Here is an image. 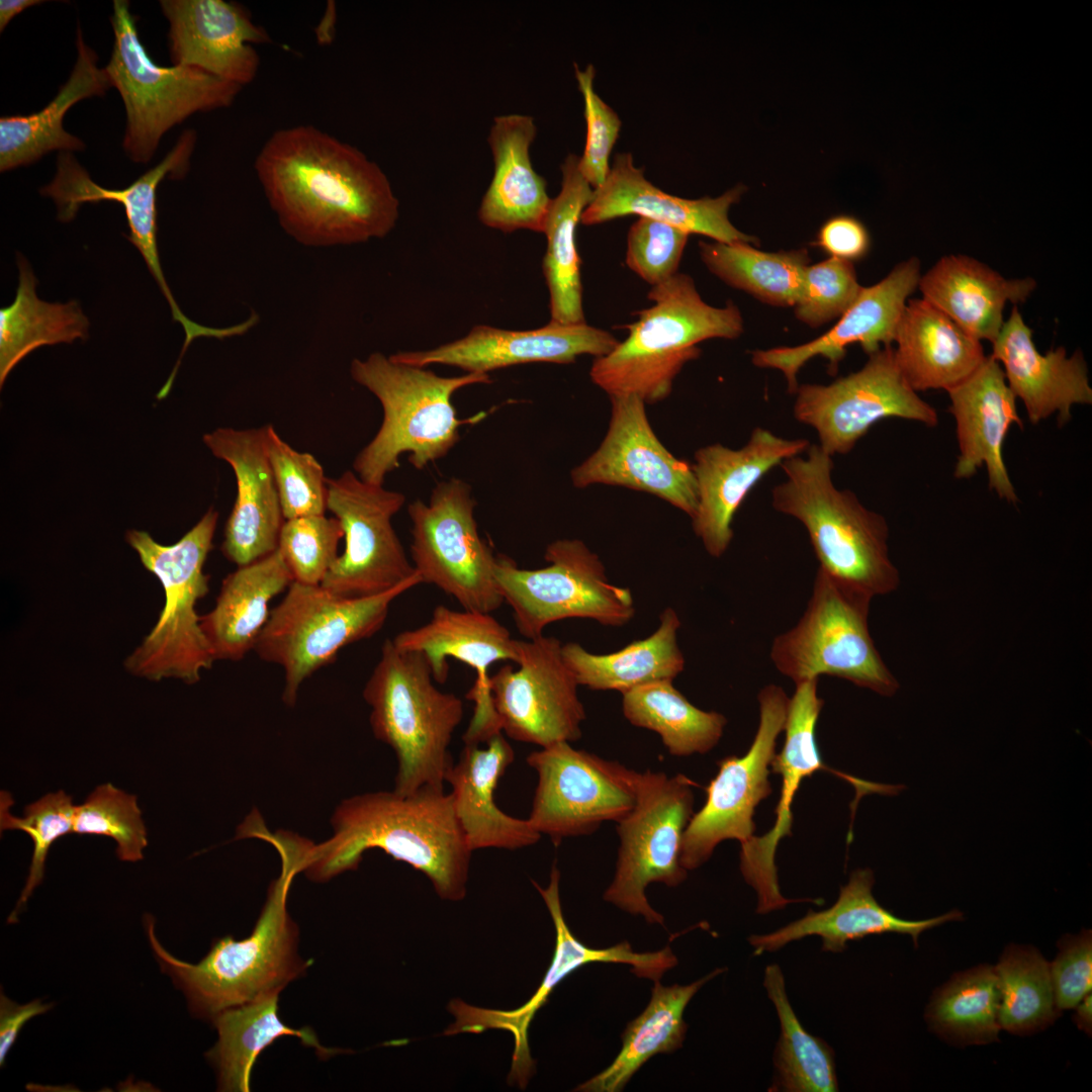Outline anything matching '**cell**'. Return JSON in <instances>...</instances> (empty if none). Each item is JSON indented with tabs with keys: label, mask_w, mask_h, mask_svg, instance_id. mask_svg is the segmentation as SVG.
I'll use <instances>...</instances> for the list:
<instances>
[{
	"label": "cell",
	"mask_w": 1092,
	"mask_h": 1092,
	"mask_svg": "<svg viewBox=\"0 0 1092 1092\" xmlns=\"http://www.w3.org/2000/svg\"><path fill=\"white\" fill-rule=\"evenodd\" d=\"M874 884L871 869L853 871L828 909L809 910L805 916L772 932L751 934L747 939L753 953L775 952L807 936L820 937L822 951L837 953L844 951L851 940L887 932L910 935L917 945L923 931L963 918L962 912L951 910L924 920L902 919L879 904L872 893Z\"/></svg>",
	"instance_id": "d6a6232c"
},
{
	"label": "cell",
	"mask_w": 1092,
	"mask_h": 1092,
	"mask_svg": "<svg viewBox=\"0 0 1092 1092\" xmlns=\"http://www.w3.org/2000/svg\"><path fill=\"white\" fill-rule=\"evenodd\" d=\"M327 510L344 530L345 550L321 584L344 598L383 594L419 576L392 527L405 496L347 470L328 478Z\"/></svg>",
	"instance_id": "e0dca14e"
},
{
	"label": "cell",
	"mask_w": 1092,
	"mask_h": 1092,
	"mask_svg": "<svg viewBox=\"0 0 1092 1092\" xmlns=\"http://www.w3.org/2000/svg\"><path fill=\"white\" fill-rule=\"evenodd\" d=\"M861 288L851 262L829 257L808 265L793 306L795 316L813 329L838 320L855 301Z\"/></svg>",
	"instance_id": "11a10c76"
},
{
	"label": "cell",
	"mask_w": 1092,
	"mask_h": 1092,
	"mask_svg": "<svg viewBox=\"0 0 1092 1092\" xmlns=\"http://www.w3.org/2000/svg\"><path fill=\"white\" fill-rule=\"evenodd\" d=\"M578 161L574 154L564 159L561 190L551 198L542 232L547 239L542 269L549 291L550 322L561 325L585 323L576 228L595 189L582 177Z\"/></svg>",
	"instance_id": "ab89813d"
},
{
	"label": "cell",
	"mask_w": 1092,
	"mask_h": 1092,
	"mask_svg": "<svg viewBox=\"0 0 1092 1092\" xmlns=\"http://www.w3.org/2000/svg\"><path fill=\"white\" fill-rule=\"evenodd\" d=\"M218 513L209 509L198 523L172 545H162L140 530L126 533L149 571L160 580L165 605L142 644L125 659V668L151 680L173 677L188 685L215 660L200 627L196 603L209 590L203 566L212 549Z\"/></svg>",
	"instance_id": "ba28073f"
},
{
	"label": "cell",
	"mask_w": 1092,
	"mask_h": 1092,
	"mask_svg": "<svg viewBox=\"0 0 1092 1092\" xmlns=\"http://www.w3.org/2000/svg\"><path fill=\"white\" fill-rule=\"evenodd\" d=\"M43 3L40 0H1L0 1V30L6 27V25L16 15L24 11L25 9Z\"/></svg>",
	"instance_id": "6125c7cd"
},
{
	"label": "cell",
	"mask_w": 1092,
	"mask_h": 1092,
	"mask_svg": "<svg viewBox=\"0 0 1092 1092\" xmlns=\"http://www.w3.org/2000/svg\"><path fill=\"white\" fill-rule=\"evenodd\" d=\"M806 439H785L767 429L756 427L740 449L712 444L695 453L698 506L692 518L693 529L715 558L728 549L732 521L749 491L774 467L810 446Z\"/></svg>",
	"instance_id": "484cf974"
},
{
	"label": "cell",
	"mask_w": 1092,
	"mask_h": 1092,
	"mask_svg": "<svg viewBox=\"0 0 1092 1092\" xmlns=\"http://www.w3.org/2000/svg\"><path fill=\"white\" fill-rule=\"evenodd\" d=\"M195 142L196 133L191 129L185 130L159 164L122 189H108L98 185L72 152H60L53 180L40 189L42 195L52 198L56 203L58 219L62 222L74 219L84 203L110 200L123 206L129 229L126 238L143 256L169 303L173 320L183 327L185 340L180 361L194 339L210 337L221 340L228 336L225 328L204 327L184 315L167 284L160 262L157 244V188L166 177L181 179L185 176Z\"/></svg>",
	"instance_id": "44dd1931"
},
{
	"label": "cell",
	"mask_w": 1092,
	"mask_h": 1092,
	"mask_svg": "<svg viewBox=\"0 0 1092 1092\" xmlns=\"http://www.w3.org/2000/svg\"><path fill=\"white\" fill-rule=\"evenodd\" d=\"M612 414L599 449L571 471L576 487L620 485L654 494L691 517L698 506L692 464L675 458L654 434L645 401L637 395L610 396Z\"/></svg>",
	"instance_id": "7402d4cb"
},
{
	"label": "cell",
	"mask_w": 1092,
	"mask_h": 1092,
	"mask_svg": "<svg viewBox=\"0 0 1092 1092\" xmlns=\"http://www.w3.org/2000/svg\"><path fill=\"white\" fill-rule=\"evenodd\" d=\"M894 343L898 365L916 391H946L973 374L986 358L981 341L922 298L909 299Z\"/></svg>",
	"instance_id": "8d00e7d4"
},
{
	"label": "cell",
	"mask_w": 1092,
	"mask_h": 1092,
	"mask_svg": "<svg viewBox=\"0 0 1092 1092\" xmlns=\"http://www.w3.org/2000/svg\"><path fill=\"white\" fill-rule=\"evenodd\" d=\"M705 266L731 287L774 306L793 307L800 295L808 250L764 252L750 244L700 242Z\"/></svg>",
	"instance_id": "7dc6e473"
},
{
	"label": "cell",
	"mask_w": 1092,
	"mask_h": 1092,
	"mask_svg": "<svg viewBox=\"0 0 1092 1092\" xmlns=\"http://www.w3.org/2000/svg\"><path fill=\"white\" fill-rule=\"evenodd\" d=\"M292 582L278 550L230 573L214 608L200 616L214 659L238 661L254 650L270 617V601Z\"/></svg>",
	"instance_id": "74e56055"
},
{
	"label": "cell",
	"mask_w": 1092,
	"mask_h": 1092,
	"mask_svg": "<svg viewBox=\"0 0 1092 1092\" xmlns=\"http://www.w3.org/2000/svg\"><path fill=\"white\" fill-rule=\"evenodd\" d=\"M2 794L0 826L1 830H21L29 835L33 851L29 872L17 904L8 917V922L16 921L34 889L42 882L46 861L51 846L59 838L73 833L76 805L70 795L60 790L49 793L24 808V815L16 817L9 812L7 798Z\"/></svg>",
	"instance_id": "816d5d0a"
},
{
	"label": "cell",
	"mask_w": 1092,
	"mask_h": 1092,
	"mask_svg": "<svg viewBox=\"0 0 1092 1092\" xmlns=\"http://www.w3.org/2000/svg\"><path fill=\"white\" fill-rule=\"evenodd\" d=\"M266 451L284 519L325 515L328 478L316 458L292 448L271 425L266 426Z\"/></svg>",
	"instance_id": "f5cc1de1"
},
{
	"label": "cell",
	"mask_w": 1092,
	"mask_h": 1092,
	"mask_svg": "<svg viewBox=\"0 0 1092 1092\" xmlns=\"http://www.w3.org/2000/svg\"><path fill=\"white\" fill-rule=\"evenodd\" d=\"M169 22L173 65L193 67L244 87L260 67L255 44L271 42L240 3L224 0H161Z\"/></svg>",
	"instance_id": "4316f807"
},
{
	"label": "cell",
	"mask_w": 1092,
	"mask_h": 1092,
	"mask_svg": "<svg viewBox=\"0 0 1092 1092\" xmlns=\"http://www.w3.org/2000/svg\"><path fill=\"white\" fill-rule=\"evenodd\" d=\"M813 245L831 258L852 263L868 254L871 237L859 219L848 214H838L831 216L820 226Z\"/></svg>",
	"instance_id": "91938a15"
},
{
	"label": "cell",
	"mask_w": 1092,
	"mask_h": 1092,
	"mask_svg": "<svg viewBox=\"0 0 1092 1092\" xmlns=\"http://www.w3.org/2000/svg\"><path fill=\"white\" fill-rule=\"evenodd\" d=\"M350 373L378 398L383 410L378 432L353 463L361 479L380 485L398 467L403 453H408L417 469L445 456L458 442L461 425L453 394L468 385L491 382L487 373L445 377L380 352L354 359Z\"/></svg>",
	"instance_id": "8992f818"
},
{
	"label": "cell",
	"mask_w": 1092,
	"mask_h": 1092,
	"mask_svg": "<svg viewBox=\"0 0 1092 1092\" xmlns=\"http://www.w3.org/2000/svg\"><path fill=\"white\" fill-rule=\"evenodd\" d=\"M559 880L560 872L553 864L546 888L532 881L552 917L556 941L551 964L530 1000L509 1011L475 1007L461 999H453L448 1007L455 1017L454 1023L448 1027L451 1034L480 1033L490 1028L505 1029L513 1034L515 1046L508 1081L522 1089L526 1088L535 1072V1061L528 1044L529 1026L536 1012L563 979L586 964L613 963L629 965L635 976L655 982L677 965V959L669 945L657 951L637 952L627 941L606 948H593L583 944L572 934L564 920Z\"/></svg>",
	"instance_id": "d6986e66"
},
{
	"label": "cell",
	"mask_w": 1092,
	"mask_h": 1092,
	"mask_svg": "<svg viewBox=\"0 0 1092 1092\" xmlns=\"http://www.w3.org/2000/svg\"><path fill=\"white\" fill-rule=\"evenodd\" d=\"M1059 952L1050 964L1057 1009L1075 1008L1092 989V935L1083 930L1065 935L1058 943Z\"/></svg>",
	"instance_id": "680465c9"
},
{
	"label": "cell",
	"mask_w": 1092,
	"mask_h": 1092,
	"mask_svg": "<svg viewBox=\"0 0 1092 1092\" xmlns=\"http://www.w3.org/2000/svg\"><path fill=\"white\" fill-rule=\"evenodd\" d=\"M344 530L336 517L302 516L284 521L278 548L293 581L321 585L339 557Z\"/></svg>",
	"instance_id": "db71d44e"
},
{
	"label": "cell",
	"mask_w": 1092,
	"mask_h": 1092,
	"mask_svg": "<svg viewBox=\"0 0 1092 1092\" xmlns=\"http://www.w3.org/2000/svg\"><path fill=\"white\" fill-rule=\"evenodd\" d=\"M696 785L682 774L669 777L649 769L638 774L636 803L617 822L620 844L605 901L664 927V917L651 907L645 891L654 882L677 887L688 877L680 852L694 815Z\"/></svg>",
	"instance_id": "4fadbf2b"
},
{
	"label": "cell",
	"mask_w": 1092,
	"mask_h": 1092,
	"mask_svg": "<svg viewBox=\"0 0 1092 1092\" xmlns=\"http://www.w3.org/2000/svg\"><path fill=\"white\" fill-rule=\"evenodd\" d=\"M517 664L518 668L505 664L489 676L492 708L502 732L541 748L577 741L585 710L560 640L544 635L519 640Z\"/></svg>",
	"instance_id": "ffe728a7"
},
{
	"label": "cell",
	"mask_w": 1092,
	"mask_h": 1092,
	"mask_svg": "<svg viewBox=\"0 0 1092 1092\" xmlns=\"http://www.w3.org/2000/svg\"><path fill=\"white\" fill-rule=\"evenodd\" d=\"M653 302L637 311L629 334L608 355L596 358L593 382L610 396L633 394L645 403L667 397L682 367L701 354L698 344L709 339H737L743 333L738 306L705 302L691 276L677 272L652 286Z\"/></svg>",
	"instance_id": "277c9868"
},
{
	"label": "cell",
	"mask_w": 1092,
	"mask_h": 1092,
	"mask_svg": "<svg viewBox=\"0 0 1092 1092\" xmlns=\"http://www.w3.org/2000/svg\"><path fill=\"white\" fill-rule=\"evenodd\" d=\"M575 78L584 100L586 143L578 168L594 188L600 187L609 172V158L621 128L618 114L595 91L596 70L592 64L581 70L574 64Z\"/></svg>",
	"instance_id": "6f0895ef"
},
{
	"label": "cell",
	"mask_w": 1092,
	"mask_h": 1092,
	"mask_svg": "<svg viewBox=\"0 0 1092 1092\" xmlns=\"http://www.w3.org/2000/svg\"><path fill=\"white\" fill-rule=\"evenodd\" d=\"M203 442L216 458L230 464L237 481L221 552L238 566L275 552L285 519L267 456L266 426L218 428L205 434Z\"/></svg>",
	"instance_id": "f1b7e54d"
},
{
	"label": "cell",
	"mask_w": 1092,
	"mask_h": 1092,
	"mask_svg": "<svg viewBox=\"0 0 1092 1092\" xmlns=\"http://www.w3.org/2000/svg\"><path fill=\"white\" fill-rule=\"evenodd\" d=\"M420 583L417 576L383 594L351 599L293 581L270 612L254 648L261 659L283 668V702L294 706L306 678L334 661L342 648L376 634L391 603Z\"/></svg>",
	"instance_id": "8fae6325"
},
{
	"label": "cell",
	"mask_w": 1092,
	"mask_h": 1092,
	"mask_svg": "<svg viewBox=\"0 0 1092 1092\" xmlns=\"http://www.w3.org/2000/svg\"><path fill=\"white\" fill-rule=\"evenodd\" d=\"M336 21V9L333 2L327 6L325 16L316 27V36L321 43H329L333 37Z\"/></svg>",
	"instance_id": "e7e4bbea"
},
{
	"label": "cell",
	"mask_w": 1092,
	"mask_h": 1092,
	"mask_svg": "<svg viewBox=\"0 0 1092 1092\" xmlns=\"http://www.w3.org/2000/svg\"><path fill=\"white\" fill-rule=\"evenodd\" d=\"M544 558L545 567L522 569L511 558L497 556L493 567L498 590L527 639L543 635L546 626L564 619L621 627L634 617L631 590L608 579L600 557L582 541H553Z\"/></svg>",
	"instance_id": "7c38bea8"
},
{
	"label": "cell",
	"mask_w": 1092,
	"mask_h": 1092,
	"mask_svg": "<svg viewBox=\"0 0 1092 1092\" xmlns=\"http://www.w3.org/2000/svg\"><path fill=\"white\" fill-rule=\"evenodd\" d=\"M757 700L759 724L748 751L718 761V772L706 788V802L686 828L680 863L687 871L704 864L724 840H749L755 831V808L771 794L768 775L790 698L771 684L760 690Z\"/></svg>",
	"instance_id": "ac0fdd59"
},
{
	"label": "cell",
	"mask_w": 1092,
	"mask_h": 1092,
	"mask_svg": "<svg viewBox=\"0 0 1092 1092\" xmlns=\"http://www.w3.org/2000/svg\"><path fill=\"white\" fill-rule=\"evenodd\" d=\"M471 488L453 477L439 482L429 504L408 508L413 566L422 583L437 586L464 610L488 613L504 603L494 579L496 557L480 538Z\"/></svg>",
	"instance_id": "5bb4252c"
},
{
	"label": "cell",
	"mask_w": 1092,
	"mask_h": 1092,
	"mask_svg": "<svg viewBox=\"0 0 1092 1092\" xmlns=\"http://www.w3.org/2000/svg\"><path fill=\"white\" fill-rule=\"evenodd\" d=\"M73 833L112 838L116 855L122 861L142 860L148 845L136 796L110 783L96 787L82 804L76 805Z\"/></svg>",
	"instance_id": "f907efd6"
},
{
	"label": "cell",
	"mask_w": 1092,
	"mask_h": 1092,
	"mask_svg": "<svg viewBox=\"0 0 1092 1092\" xmlns=\"http://www.w3.org/2000/svg\"><path fill=\"white\" fill-rule=\"evenodd\" d=\"M254 169L280 226L300 245L364 243L396 224L399 203L379 165L313 125L274 131Z\"/></svg>",
	"instance_id": "6da1fadb"
},
{
	"label": "cell",
	"mask_w": 1092,
	"mask_h": 1092,
	"mask_svg": "<svg viewBox=\"0 0 1092 1092\" xmlns=\"http://www.w3.org/2000/svg\"><path fill=\"white\" fill-rule=\"evenodd\" d=\"M536 133L529 115L510 113L492 119L487 143L494 170L478 209L484 225L503 233L543 232L551 198L545 179L531 163L530 147Z\"/></svg>",
	"instance_id": "e575fe53"
},
{
	"label": "cell",
	"mask_w": 1092,
	"mask_h": 1092,
	"mask_svg": "<svg viewBox=\"0 0 1092 1092\" xmlns=\"http://www.w3.org/2000/svg\"><path fill=\"white\" fill-rule=\"evenodd\" d=\"M643 171L635 167L630 153L617 154L605 182L594 190L580 222L593 225L635 214L718 243L759 244L757 238L737 230L728 217L730 207L745 192L744 185L738 184L715 198L687 199L657 188L645 179Z\"/></svg>",
	"instance_id": "f546056e"
},
{
	"label": "cell",
	"mask_w": 1092,
	"mask_h": 1092,
	"mask_svg": "<svg viewBox=\"0 0 1092 1092\" xmlns=\"http://www.w3.org/2000/svg\"><path fill=\"white\" fill-rule=\"evenodd\" d=\"M1000 990L995 969L979 966L953 976L930 1000L925 1019L934 1032L958 1044L998 1039Z\"/></svg>",
	"instance_id": "c3c4849f"
},
{
	"label": "cell",
	"mask_w": 1092,
	"mask_h": 1092,
	"mask_svg": "<svg viewBox=\"0 0 1092 1092\" xmlns=\"http://www.w3.org/2000/svg\"><path fill=\"white\" fill-rule=\"evenodd\" d=\"M52 1004H43L35 999L26 1004H16L1 993L0 1000V1064L3 1066L6 1055L13 1045L22 1026L32 1017L46 1013Z\"/></svg>",
	"instance_id": "94428289"
},
{
	"label": "cell",
	"mask_w": 1092,
	"mask_h": 1092,
	"mask_svg": "<svg viewBox=\"0 0 1092 1092\" xmlns=\"http://www.w3.org/2000/svg\"><path fill=\"white\" fill-rule=\"evenodd\" d=\"M1092 996L1091 993L1086 995L1080 1003L1076 1006L1077 1011L1074 1017L1075 1023L1080 1029L1086 1033L1091 1034L1092 1029Z\"/></svg>",
	"instance_id": "be15d7a7"
},
{
	"label": "cell",
	"mask_w": 1092,
	"mask_h": 1092,
	"mask_svg": "<svg viewBox=\"0 0 1092 1092\" xmlns=\"http://www.w3.org/2000/svg\"><path fill=\"white\" fill-rule=\"evenodd\" d=\"M295 866L281 858V874L268 891L261 914L249 936L215 940L209 952L190 964L173 957L160 943L155 920L145 916V928L161 971L183 991L193 1015L212 1019L221 1011L264 996L280 993L304 975L311 961L297 953L298 928L286 903Z\"/></svg>",
	"instance_id": "3957f363"
},
{
	"label": "cell",
	"mask_w": 1092,
	"mask_h": 1092,
	"mask_svg": "<svg viewBox=\"0 0 1092 1092\" xmlns=\"http://www.w3.org/2000/svg\"><path fill=\"white\" fill-rule=\"evenodd\" d=\"M1032 278L1006 279L986 264L965 255L941 257L918 288L929 302L971 337L993 343L1004 324L1007 302H1024L1035 289Z\"/></svg>",
	"instance_id": "d590c367"
},
{
	"label": "cell",
	"mask_w": 1092,
	"mask_h": 1092,
	"mask_svg": "<svg viewBox=\"0 0 1092 1092\" xmlns=\"http://www.w3.org/2000/svg\"><path fill=\"white\" fill-rule=\"evenodd\" d=\"M110 22L114 43L103 69L124 104L122 147L131 161L148 163L170 128L194 113L229 107L240 94L242 87L200 69L155 64L139 37L128 1H113Z\"/></svg>",
	"instance_id": "9c48e42d"
},
{
	"label": "cell",
	"mask_w": 1092,
	"mask_h": 1092,
	"mask_svg": "<svg viewBox=\"0 0 1092 1092\" xmlns=\"http://www.w3.org/2000/svg\"><path fill=\"white\" fill-rule=\"evenodd\" d=\"M486 746L465 743L459 760L446 776L458 821L472 851L482 848L515 850L536 844L541 834L528 819L512 817L494 801L498 782L515 759L502 731Z\"/></svg>",
	"instance_id": "836d02e7"
},
{
	"label": "cell",
	"mask_w": 1092,
	"mask_h": 1092,
	"mask_svg": "<svg viewBox=\"0 0 1092 1092\" xmlns=\"http://www.w3.org/2000/svg\"><path fill=\"white\" fill-rule=\"evenodd\" d=\"M279 994L225 1009L211 1019L218 1040L206 1057L216 1069L218 1090L250 1091L251 1072L259 1055L281 1036H297L322 1059L339 1052L323 1046L311 1029L286 1025L278 1015Z\"/></svg>",
	"instance_id": "7bdbcfd3"
},
{
	"label": "cell",
	"mask_w": 1092,
	"mask_h": 1092,
	"mask_svg": "<svg viewBox=\"0 0 1092 1092\" xmlns=\"http://www.w3.org/2000/svg\"><path fill=\"white\" fill-rule=\"evenodd\" d=\"M526 761L538 776L527 819L555 845L619 822L636 803L638 771L569 742L532 751Z\"/></svg>",
	"instance_id": "9a60e30c"
},
{
	"label": "cell",
	"mask_w": 1092,
	"mask_h": 1092,
	"mask_svg": "<svg viewBox=\"0 0 1092 1092\" xmlns=\"http://www.w3.org/2000/svg\"><path fill=\"white\" fill-rule=\"evenodd\" d=\"M726 970L717 968L689 985L663 986L655 981L648 1005L622 1033V1048L615 1060L575 1091H621L650 1058L680 1049L688 1030L684 1020L686 1007L706 983Z\"/></svg>",
	"instance_id": "b9f144b4"
},
{
	"label": "cell",
	"mask_w": 1092,
	"mask_h": 1092,
	"mask_svg": "<svg viewBox=\"0 0 1092 1092\" xmlns=\"http://www.w3.org/2000/svg\"><path fill=\"white\" fill-rule=\"evenodd\" d=\"M434 681L423 653L398 649L386 639L363 690L375 738L396 755L394 791L402 795L426 786L444 788L454 763L449 745L463 703Z\"/></svg>",
	"instance_id": "52a82bcc"
},
{
	"label": "cell",
	"mask_w": 1092,
	"mask_h": 1092,
	"mask_svg": "<svg viewBox=\"0 0 1092 1092\" xmlns=\"http://www.w3.org/2000/svg\"><path fill=\"white\" fill-rule=\"evenodd\" d=\"M762 985L780 1022L768 1092H837L834 1050L805 1029L789 1000L781 967L767 965Z\"/></svg>",
	"instance_id": "f6af8a7d"
},
{
	"label": "cell",
	"mask_w": 1092,
	"mask_h": 1092,
	"mask_svg": "<svg viewBox=\"0 0 1092 1092\" xmlns=\"http://www.w3.org/2000/svg\"><path fill=\"white\" fill-rule=\"evenodd\" d=\"M872 599L818 568L802 617L771 643L775 667L795 685L831 675L883 697L894 696L900 685L869 629Z\"/></svg>",
	"instance_id": "30bf717a"
},
{
	"label": "cell",
	"mask_w": 1092,
	"mask_h": 1092,
	"mask_svg": "<svg viewBox=\"0 0 1092 1092\" xmlns=\"http://www.w3.org/2000/svg\"><path fill=\"white\" fill-rule=\"evenodd\" d=\"M391 640L398 649L423 653L438 684L448 677V657L473 668L476 678L466 697L474 701L475 708L464 734L483 740L500 731L490 698L488 668L496 661L517 663L519 640L491 614L437 606L426 624L402 631Z\"/></svg>",
	"instance_id": "cb8c5ba5"
},
{
	"label": "cell",
	"mask_w": 1092,
	"mask_h": 1092,
	"mask_svg": "<svg viewBox=\"0 0 1092 1092\" xmlns=\"http://www.w3.org/2000/svg\"><path fill=\"white\" fill-rule=\"evenodd\" d=\"M77 59L65 84L39 111L0 118V170L9 171L35 163L53 152H80L85 144L64 129L66 112L76 103L102 96L111 87L96 53L85 42L80 26L76 37Z\"/></svg>",
	"instance_id": "f35d334b"
},
{
	"label": "cell",
	"mask_w": 1092,
	"mask_h": 1092,
	"mask_svg": "<svg viewBox=\"0 0 1092 1092\" xmlns=\"http://www.w3.org/2000/svg\"><path fill=\"white\" fill-rule=\"evenodd\" d=\"M690 234L674 225L639 217L630 228L626 264L654 286L677 273Z\"/></svg>",
	"instance_id": "9f6ffc18"
},
{
	"label": "cell",
	"mask_w": 1092,
	"mask_h": 1092,
	"mask_svg": "<svg viewBox=\"0 0 1092 1092\" xmlns=\"http://www.w3.org/2000/svg\"><path fill=\"white\" fill-rule=\"evenodd\" d=\"M949 413L957 424L960 455L954 477L970 478L986 465L989 487L1016 504L1018 497L1005 466L1002 447L1013 424L1022 429L1016 397L1001 365L990 355L960 384L947 390Z\"/></svg>",
	"instance_id": "4dcf8cb0"
},
{
	"label": "cell",
	"mask_w": 1092,
	"mask_h": 1092,
	"mask_svg": "<svg viewBox=\"0 0 1092 1092\" xmlns=\"http://www.w3.org/2000/svg\"><path fill=\"white\" fill-rule=\"evenodd\" d=\"M19 281L11 304L0 309V385L26 355L41 346L88 337L89 321L76 300L47 302L36 294V278L17 256Z\"/></svg>",
	"instance_id": "ee69618b"
},
{
	"label": "cell",
	"mask_w": 1092,
	"mask_h": 1092,
	"mask_svg": "<svg viewBox=\"0 0 1092 1092\" xmlns=\"http://www.w3.org/2000/svg\"><path fill=\"white\" fill-rule=\"evenodd\" d=\"M680 620L672 608L659 616L658 628L648 637L607 653L588 652L575 642L562 644V655L579 686L621 694L660 680H672L684 670L685 657L677 644Z\"/></svg>",
	"instance_id": "60d3db41"
},
{
	"label": "cell",
	"mask_w": 1092,
	"mask_h": 1092,
	"mask_svg": "<svg viewBox=\"0 0 1092 1092\" xmlns=\"http://www.w3.org/2000/svg\"><path fill=\"white\" fill-rule=\"evenodd\" d=\"M990 356L1002 367L1006 382L1022 400L1032 424L1058 413L1060 426L1072 419L1074 404H1091L1092 388L1081 351L1067 356L1064 347L1042 354L1032 339L1017 305L992 343Z\"/></svg>",
	"instance_id": "1f68e13d"
},
{
	"label": "cell",
	"mask_w": 1092,
	"mask_h": 1092,
	"mask_svg": "<svg viewBox=\"0 0 1092 1092\" xmlns=\"http://www.w3.org/2000/svg\"><path fill=\"white\" fill-rule=\"evenodd\" d=\"M781 463L786 479L771 505L807 530L819 567L873 598L896 590L900 574L890 559L886 519L832 481V457L818 444Z\"/></svg>",
	"instance_id": "5b68a950"
},
{
	"label": "cell",
	"mask_w": 1092,
	"mask_h": 1092,
	"mask_svg": "<svg viewBox=\"0 0 1092 1092\" xmlns=\"http://www.w3.org/2000/svg\"><path fill=\"white\" fill-rule=\"evenodd\" d=\"M619 344L608 331L586 323L548 325L528 331H510L480 325L463 338L427 351L398 352L397 361L427 367L442 364L466 372L487 373L496 369L536 362L568 364L581 355H608Z\"/></svg>",
	"instance_id": "83f0119b"
},
{
	"label": "cell",
	"mask_w": 1092,
	"mask_h": 1092,
	"mask_svg": "<svg viewBox=\"0 0 1092 1092\" xmlns=\"http://www.w3.org/2000/svg\"><path fill=\"white\" fill-rule=\"evenodd\" d=\"M795 419L812 427L820 448L833 457L849 453L878 422L901 418L935 427L938 416L904 377L892 346L869 355L857 371L829 384H802Z\"/></svg>",
	"instance_id": "2e32d148"
},
{
	"label": "cell",
	"mask_w": 1092,
	"mask_h": 1092,
	"mask_svg": "<svg viewBox=\"0 0 1092 1092\" xmlns=\"http://www.w3.org/2000/svg\"><path fill=\"white\" fill-rule=\"evenodd\" d=\"M1000 990V1027L1029 1034L1052 1023L1057 1009L1050 964L1028 945H1009L994 967Z\"/></svg>",
	"instance_id": "681fc988"
},
{
	"label": "cell",
	"mask_w": 1092,
	"mask_h": 1092,
	"mask_svg": "<svg viewBox=\"0 0 1092 1092\" xmlns=\"http://www.w3.org/2000/svg\"><path fill=\"white\" fill-rule=\"evenodd\" d=\"M331 824L327 840H302L299 871L310 880L323 883L356 870L363 854L377 848L423 873L440 898L465 897L472 850L444 788L355 795L337 806Z\"/></svg>",
	"instance_id": "7a4b0ae2"
},
{
	"label": "cell",
	"mask_w": 1092,
	"mask_h": 1092,
	"mask_svg": "<svg viewBox=\"0 0 1092 1092\" xmlns=\"http://www.w3.org/2000/svg\"><path fill=\"white\" fill-rule=\"evenodd\" d=\"M622 711L632 725L657 733L673 756L704 754L723 736L727 719L693 705L672 680L643 685L622 694Z\"/></svg>",
	"instance_id": "bcb514c9"
},
{
	"label": "cell",
	"mask_w": 1092,
	"mask_h": 1092,
	"mask_svg": "<svg viewBox=\"0 0 1092 1092\" xmlns=\"http://www.w3.org/2000/svg\"><path fill=\"white\" fill-rule=\"evenodd\" d=\"M920 277V262L916 257L897 264L881 281L862 287L855 301L829 331L798 346L755 350L751 353L753 365L780 370L788 391L795 393L799 386L798 373L812 358L826 359L829 371L835 373L851 344H859L868 355L880 350L882 345L892 346L908 297L918 288Z\"/></svg>",
	"instance_id": "d4e9b609"
},
{
	"label": "cell",
	"mask_w": 1092,
	"mask_h": 1092,
	"mask_svg": "<svg viewBox=\"0 0 1092 1092\" xmlns=\"http://www.w3.org/2000/svg\"><path fill=\"white\" fill-rule=\"evenodd\" d=\"M823 704L824 701L818 696V679L796 685L789 701L785 742L770 764L771 770L782 777L781 797L775 810L776 822L764 835H753L740 843V872L756 892L758 914L784 909L790 903L810 900L783 896L775 854L782 838L792 834L791 806L801 783L821 768L826 769L815 737Z\"/></svg>",
	"instance_id": "603a6c76"
}]
</instances>
